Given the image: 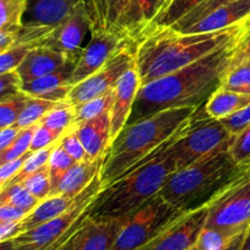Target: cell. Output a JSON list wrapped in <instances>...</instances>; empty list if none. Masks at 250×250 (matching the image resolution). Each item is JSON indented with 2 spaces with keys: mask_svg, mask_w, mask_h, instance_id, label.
Listing matches in <instances>:
<instances>
[{
  "mask_svg": "<svg viewBox=\"0 0 250 250\" xmlns=\"http://www.w3.org/2000/svg\"><path fill=\"white\" fill-rule=\"evenodd\" d=\"M241 39L220 46L175 72L141 85L127 126L173 107H202L222 85Z\"/></svg>",
  "mask_w": 250,
  "mask_h": 250,
  "instance_id": "cell-1",
  "label": "cell"
},
{
  "mask_svg": "<svg viewBox=\"0 0 250 250\" xmlns=\"http://www.w3.org/2000/svg\"><path fill=\"white\" fill-rule=\"evenodd\" d=\"M246 21L209 33H182L170 27L149 32L136 48V68L142 85L190 65L225 44L242 38Z\"/></svg>",
  "mask_w": 250,
  "mask_h": 250,
  "instance_id": "cell-2",
  "label": "cell"
},
{
  "mask_svg": "<svg viewBox=\"0 0 250 250\" xmlns=\"http://www.w3.org/2000/svg\"><path fill=\"white\" fill-rule=\"evenodd\" d=\"M199 107H173L128 125L115 138L100 171L103 186L115 182L180 138Z\"/></svg>",
  "mask_w": 250,
  "mask_h": 250,
  "instance_id": "cell-3",
  "label": "cell"
},
{
  "mask_svg": "<svg viewBox=\"0 0 250 250\" xmlns=\"http://www.w3.org/2000/svg\"><path fill=\"white\" fill-rule=\"evenodd\" d=\"M172 143L119 180L103 187L93 202L90 216L127 217L158 195L167 178L177 171L175 158L170 150Z\"/></svg>",
  "mask_w": 250,
  "mask_h": 250,
  "instance_id": "cell-4",
  "label": "cell"
},
{
  "mask_svg": "<svg viewBox=\"0 0 250 250\" xmlns=\"http://www.w3.org/2000/svg\"><path fill=\"white\" fill-rule=\"evenodd\" d=\"M239 167L229 150L219 151L173 172L159 194L182 211L197 209L207 205Z\"/></svg>",
  "mask_w": 250,
  "mask_h": 250,
  "instance_id": "cell-5",
  "label": "cell"
},
{
  "mask_svg": "<svg viewBox=\"0 0 250 250\" xmlns=\"http://www.w3.org/2000/svg\"><path fill=\"white\" fill-rule=\"evenodd\" d=\"M100 173L78 194L70 210L51 221L17 234L11 239L0 242L1 250H61L66 242L90 215L93 202L103 189Z\"/></svg>",
  "mask_w": 250,
  "mask_h": 250,
  "instance_id": "cell-6",
  "label": "cell"
},
{
  "mask_svg": "<svg viewBox=\"0 0 250 250\" xmlns=\"http://www.w3.org/2000/svg\"><path fill=\"white\" fill-rule=\"evenodd\" d=\"M234 136L221 120L212 119L204 111V107L203 111L199 107L185 133L170 146L177 171L211 154L229 150Z\"/></svg>",
  "mask_w": 250,
  "mask_h": 250,
  "instance_id": "cell-7",
  "label": "cell"
},
{
  "mask_svg": "<svg viewBox=\"0 0 250 250\" xmlns=\"http://www.w3.org/2000/svg\"><path fill=\"white\" fill-rule=\"evenodd\" d=\"M205 227L234 234L250 227V163L241 165L234 177L208 203Z\"/></svg>",
  "mask_w": 250,
  "mask_h": 250,
  "instance_id": "cell-8",
  "label": "cell"
},
{
  "mask_svg": "<svg viewBox=\"0 0 250 250\" xmlns=\"http://www.w3.org/2000/svg\"><path fill=\"white\" fill-rule=\"evenodd\" d=\"M183 212L160 194L155 195L126 217L112 250L139 249Z\"/></svg>",
  "mask_w": 250,
  "mask_h": 250,
  "instance_id": "cell-9",
  "label": "cell"
},
{
  "mask_svg": "<svg viewBox=\"0 0 250 250\" xmlns=\"http://www.w3.org/2000/svg\"><path fill=\"white\" fill-rule=\"evenodd\" d=\"M137 43L129 41L125 43L106 63L82 82L72 85L67 102L72 105L88 102L102 97L116 87L120 78L136 66Z\"/></svg>",
  "mask_w": 250,
  "mask_h": 250,
  "instance_id": "cell-10",
  "label": "cell"
},
{
  "mask_svg": "<svg viewBox=\"0 0 250 250\" xmlns=\"http://www.w3.org/2000/svg\"><path fill=\"white\" fill-rule=\"evenodd\" d=\"M92 14L87 2L82 1L65 20L54 27L39 46L54 49L78 62L84 49L82 48V42L88 31H92Z\"/></svg>",
  "mask_w": 250,
  "mask_h": 250,
  "instance_id": "cell-11",
  "label": "cell"
},
{
  "mask_svg": "<svg viewBox=\"0 0 250 250\" xmlns=\"http://www.w3.org/2000/svg\"><path fill=\"white\" fill-rule=\"evenodd\" d=\"M208 215V204L185 211L137 250H190L205 227Z\"/></svg>",
  "mask_w": 250,
  "mask_h": 250,
  "instance_id": "cell-12",
  "label": "cell"
},
{
  "mask_svg": "<svg viewBox=\"0 0 250 250\" xmlns=\"http://www.w3.org/2000/svg\"><path fill=\"white\" fill-rule=\"evenodd\" d=\"M90 32L92 37L88 45L83 49L80 60L76 63L71 78V85L77 84L93 75L95 71L103 67L125 43L132 41L126 34L109 29L95 28Z\"/></svg>",
  "mask_w": 250,
  "mask_h": 250,
  "instance_id": "cell-13",
  "label": "cell"
},
{
  "mask_svg": "<svg viewBox=\"0 0 250 250\" xmlns=\"http://www.w3.org/2000/svg\"><path fill=\"white\" fill-rule=\"evenodd\" d=\"M125 220L89 215L61 250H112Z\"/></svg>",
  "mask_w": 250,
  "mask_h": 250,
  "instance_id": "cell-14",
  "label": "cell"
},
{
  "mask_svg": "<svg viewBox=\"0 0 250 250\" xmlns=\"http://www.w3.org/2000/svg\"><path fill=\"white\" fill-rule=\"evenodd\" d=\"M141 85V78H139L136 66L129 68L117 82L116 87H115L116 97H115L114 105L110 111L111 114V132H110L111 143L127 126L137 93H138Z\"/></svg>",
  "mask_w": 250,
  "mask_h": 250,
  "instance_id": "cell-15",
  "label": "cell"
},
{
  "mask_svg": "<svg viewBox=\"0 0 250 250\" xmlns=\"http://www.w3.org/2000/svg\"><path fill=\"white\" fill-rule=\"evenodd\" d=\"M76 61H68L63 67L50 75L23 82L22 90L31 97L60 103L67 100L71 88V78L76 67Z\"/></svg>",
  "mask_w": 250,
  "mask_h": 250,
  "instance_id": "cell-16",
  "label": "cell"
},
{
  "mask_svg": "<svg viewBox=\"0 0 250 250\" xmlns=\"http://www.w3.org/2000/svg\"><path fill=\"white\" fill-rule=\"evenodd\" d=\"M250 17V0H236L212 10L182 33H209L238 24Z\"/></svg>",
  "mask_w": 250,
  "mask_h": 250,
  "instance_id": "cell-17",
  "label": "cell"
},
{
  "mask_svg": "<svg viewBox=\"0 0 250 250\" xmlns=\"http://www.w3.org/2000/svg\"><path fill=\"white\" fill-rule=\"evenodd\" d=\"M75 131L82 142L88 159L95 160L106 155L111 146V114L104 112L100 116L76 125Z\"/></svg>",
  "mask_w": 250,
  "mask_h": 250,
  "instance_id": "cell-18",
  "label": "cell"
},
{
  "mask_svg": "<svg viewBox=\"0 0 250 250\" xmlns=\"http://www.w3.org/2000/svg\"><path fill=\"white\" fill-rule=\"evenodd\" d=\"M88 0H28L23 26L56 27L80 2Z\"/></svg>",
  "mask_w": 250,
  "mask_h": 250,
  "instance_id": "cell-19",
  "label": "cell"
},
{
  "mask_svg": "<svg viewBox=\"0 0 250 250\" xmlns=\"http://www.w3.org/2000/svg\"><path fill=\"white\" fill-rule=\"evenodd\" d=\"M68 61L75 60H71L62 53H59L54 49L46 46H36L29 51L23 62L17 67L16 71L21 76L23 82H28L60 70Z\"/></svg>",
  "mask_w": 250,
  "mask_h": 250,
  "instance_id": "cell-20",
  "label": "cell"
},
{
  "mask_svg": "<svg viewBox=\"0 0 250 250\" xmlns=\"http://www.w3.org/2000/svg\"><path fill=\"white\" fill-rule=\"evenodd\" d=\"M161 0H131L121 23V31L137 44L146 37L160 9Z\"/></svg>",
  "mask_w": 250,
  "mask_h": 250,
  "instance_id": "cell-21",
  "label": "cell"
},
{
  "mask_svg": "<svg viewBox=\"0 0 250 250\" xmlns=\"http://www.w3.org/2000/svg\"><path fill=\"white\" fill-rule=\"evenodd\" d=\"M105 156L95 159V160L85 159L81 163H76L60 181L55 194L67 195L70 198L77 197L99 175L104 165Z\"/></svg>",
  "mask_w": 250,
  "mask_h": 250,
  "instance_id": "cell-22",
  "label": "cell"
},
{
  "mask_svg": "<svg viewBox=\"0 0 250 250\" xmlns=\"http://www.w3.org/2000/svg\"><path fill=\"white\" fill-rule=\"evenodd\" d=\"M77 197L70 198L67 195L55 194L42 200L21 221V224H20V233L34 229V227L39 226L42 224L51 221V220L65 214L75 204Z\"/></svg>",
  "mask_w": 250,
  "mask_h": 250,
  "instance_id": "cell-23",
  "label": "cell"
},
{
  "mask_svg": "<svg viewBox=\"0 0 250 250\" xmlns=\"http://www.w3.org/2000/svg\"><path fill=\"white\" fill-rule=\"evenodd\" d=\"M129 2L131 0H88L93 19L92 29H109L124 33L121 23Z\"/></svg>",
  "mask_w": 250,
  "mask_h": 250,
  "instance_id": "cell-24",
  "label": "cell"
},
{
  "mask_svg": "<svg viewBox=\"0 0 250 250\" xmlns=\"http://www.w3.org/2000/svg\"><path fill=\"white\" fill-rule=\"evenodd\" d=\"M250 104V94L220 87L204 104V111L216 120L226 119Z\"/></svg>",
  "mask_w": 250,
  "mask_h": 250,
  "instance_id": "cell-25",
  "label": "cell"
},
{
  "mask_svg": "<svg viewBox=\"0 0 250 250\" xmlns=\"http://www.w3.org/2000/svg\"><path fill=\"white\" fill-rule=\"evenodd\" d=\"M115 97H116V90L114 88V89H111L106 94L102 95V97L73 105L75 106V126L81 124V122L88 121V120L100 116L104 112L111 111Z\"/></svg>",
  "mask_w": 250,
  "mask_h": 250,
  "instance_id": "cell-26",
  "label": "cell"
},
{
  "mask_svg": "<svg viewBox=\"0 0 250 250\" xmlns=\"http://www.w3.org/2000/svg\"><path fill=\"white\" fill-rule=\"evenodd\" d=\"M207 1L208 0H172L171 4L168 5L167 9H166L160 16H158L154 20L153 23L149 27L146 34L155 28L171 27L173 23H176L178 20L182 19L185 15H187L188 12H190L193 9H195V7H198L199 5L204 4V2Z\"/></svg>",
  "mask_w": 250,
  "mask_h": 250,
  "instance_id": "cell-27",
  "label": "cell"
},
{
  "mask_svg": "<svg viewBox=\"0 0 250 250\" xmlns=\"http://www.w3.org/2000/svg\"><path fill=\"white\" fill-rule=\"evenodd\" d=\"M43 126L65 134L71 127L75 126V106L67 100L58 103L39 122Z\"/></svg>",
  "mask_w": 250,
  "mask_h": 250,
  "instance_id": "cell-28",
  "label": "cell"
},
{
  "mask_svg": "<svg viewBox=\"0 0 250 250\" xmlns=\"http://www.w3.org/2000/svg\"><path fill=\"white\" fill-rule=\"evenodd\" d=\"M31 98V95L21 90L0 99V128L14 126Z\"/></svg>",
  "mask_w": 250,
  "mask_h": 250,
  "instance_id": "cell-29",
  "label": "cell"
},
{
  "mask_svg": "<svg viewBox=\"0 0 250 250\" xmlns=\"http://www.w3.org/2000/svg\"><path fill=\"white\" fill-rule=\"evenodd\" d=\"M39 203L41 202L33 194H31L21 183L6 185L1 187V190H0V205H15L31 212Z\"/></svg>",
  "mask_w": 250,
  "mask_h": 250,
  "instance_id": "cell-30",
  "label": "cell"
},
{
  "mask_svg": "<svg viewBox=\"0 0 250 250\" xmlns=\"http://www.w3.org/2000/svg\"><path fill=\"white\" fill-rule=\"evenodd\" d=\"M236 236L225 229L204 227L190 250H225Z\"/></svg>",
  "mask_w": 250,
  "mask_h": 250,
  "instance_id": "cell-31",
  "label": "cell"
},
{
  "mask_svg": "<svg viewBox=\"0 0 250 250\" xmlns=\"http://www.w3.org/2000/svg\"><path fill=\"white\" fill-rule=\"evenodd\" d=\"M61 142V141H60ZM76 164V161L71 158L70 154L59 144L55 148V150L51 154L49 159V173H50V182H51V195L55 194L58 189L60 181L65 176V173L72 167Z\"/></svg>",
  "mask_w": 250,
  "mask_h": 250,
  "instance_id": "cell-32",
  "label": "cell"
},
{
  "mask_svg": "<svg viewBox=\"0 0 250 250\" xmlns=\"http://www.w3.org/2000/svg\"><path fill=\"white\" fill-rule=\"evenodd\" d=\"M58 103L55 102L32 97L15 125L19 126L20 128H26V127L33 126V125H38L41 120Z\"/></svg>",
  "mask_w": 250,
  "mask_h": 250,
  "instance_id": "cell-33",
  "label": "cell"
},
{
  "mask_svg": "<svg viewBox=\"0 0 250 250\" xmlns=\"http://www.w3.org/2000/svg\"><path fill=\"white\" fill-rule=\"evenodd\" d=\"M28 0H0V29H15L22 26Z\"/></svg>",
  "mask_w": 250,
  "mask_h": 250,
  "instance_id": "cell-34",
  "label": "cell"
},
{
  "mask_svg": "<svg viewBox=\"0 0 250 250\" xmlns=\"http://www.w3.org/2000/svg\"><path fill=\"white\" fill-rule=\"evenodd\" d=\"M221 87L233 92L250 94V59L232 65L225 76Z\"/></svg>",
  "mask_w": 250,
  "mask_h": 250,
  "instance_id": "cell-35",
  "label": "cell"
},
{
  "mask_svg": "<svg viewBox=\"0 0 250 250\" xmlns=\"http://www.w3.org/2000/svg\"><path fill=\"white\" fill-rule=\"evenodd\" d=\"M23 187L27 188L31 194H33L39 202L46 199L51 195V182L50 173H49V165H44L39 170L34 171L21 181Z\"/></svg>",
  "mask_w": 250,
  "mask_h": 250,
  "instance_id": "cell-36",
  "label": "cell"
},
{
  "mask_svg": "<svg viewBox=\"0 0 250 250\" xmlns=\"http://www.w3.org/2000/svg\"><path fill=\"white\" fill-rule=\"evenodd\" d=\"M60 141H61V139H60ZM60 141L56 142V143L53 144V146H48V148H44V149H41V150L33 151V153L31 154V156L27 159L26 163H24L22 170L20 171V172L17 173V175L15 176V177L12 178L11 181H9L6 185H14V183H20L22 180H23L24 177H27L28 175L33 173L34 171L39 170V168L43 167L44 165H46V164L49 163V159H50L53 151L55 150L56 146L60 144ZM6 185H5V186H6Z\"/></svg>",
  "mask_w": 250,
  "mask_h": 250,
  "instance_id": "cell-37",
  "label": "cell"
},
{
  "mask_svg": "<svg viewBox=\"0 0 250 250\" xmlns=\"http://www.w3.org/2000/svg\"><path fill=\"white\" fill-rule=\"evenodd\" d=\"M38 125H33V126H29L21 129L19 137L11 144V146L7 148L5 151L0 153V164H5L7 161L15 160V159L28 153L29 148H31L32 138H33V134L36 132Z\"/></svg>",
  "mask_w": 250,
  "mask_h": 250,
  "instance_id": "cell-38",
  "label": "cell"
},
{
  "mask_svg": "<svg viewBox=\"0 0 250 250\" xmlns=\"http://www.w3.org/2000/svg\"><path fill=\"white\" fill-rule=\"evenodd\" d=\"M232 1H236V0H208L207 2L199 5V6L195 7V9H193L190 12H188L187 15H185L182 19L178 20L176 23H173L170 28L175 29V31H178V32L185 31V29L188 28L190 24H193L194 22H197L198 20H200L202 17H204L205 15H208L209 12H211L212 10L217 9V7L222 6V5H225V4H229V2H232Z\"/></svg>",
  "mask_w": 250,
  "mask_h": 250,
  "instance_id": "cell-39",
  "label": "cell"
},
{
  "mask_svg": "<svg viewBox=\"0 0 250 250\" xmlns=\"http://www.w3.org/2000/svg\"><path fill=\"white\" fill-rule=\"evenodd\" d=\"M33 48L36 46L31 44H21V45L11 46L4 53H0V73L17 70V67L23 62L26 56Z\"/></svg>",
  "mask_w": 250,
  "mask_h": 250,
  "instance_id": "cell-40",
  "label": "cell"
},
{
  "mask_svg": "<svg viewBox=\"0 0 250 250\" xmlns=\"http://www.w3.org/2000/svg\"><path fill=\"white\" fill-rule=\"evenodd\" d=\"M229 154L238 165L250 163V125L234 136Z\"/></svg>",
  "mask_w": 250,
  "mask_h": 250,
  "instance_id": "cell-41",
  "label": "cell"
},
{
  "mask_svg": "<svg viewBox=\"0 0 250 250\" xmlns=\"http://www.w3.org/2000/svg\"><path fill=\"white\" fill-rule=\"evenodd\" d=\"M63 136H65V134L59 133V132L53 131V129L48 128V127L39 124L38 127H37L36 132H34L33 138H32L29 151L33 153V151L48 148V146H53V144H55L56 142L60 141Z\"/></svg>",
  "mask_w": 250,
  "mask_h": 250,
  "instance_id": "cell-42",
  "label": "cell"
},
{
  "mask_svg": "<svg viewBox=\"0 0 250 250\" xmlns=\"http://www.w3.org/2000/svg\"><path fill=\"white\" fill-rule=\"evenodd\" d=\"M60 144L61 146L70 154L71 158H72L76 163H81V161L88 159L84 146H83L82 142L80 141L77 133H76L75 126L71 127V128L66 132L65 136L61 138Z\"/></svg>",
  "mask_w": 250,
  "mask_h": 250,
  "instance_id": "cell-43",
  "label": "cell"
},
{
  "mask_svg": "<svg viewBox=\"0 0 250 250\" xmlns=\"http://www.w3.org/2000/svg\"><path fill=\"white\" fill-rule=\"evenodd\" d=\"M22 84L23 81L16 70L0 73V99L20 93L22 90Z\"/></svg>",
  "mask_w": 250,
  "mask_h": 250,
  "instance_id": "cell-44",
  "label": "cell"
},
{
  "mask_svg": "<svg viewBox=\"0 0 250 250\" xmlns=\"http://www.w3.org/2000/svg\"><path fill=\"white\" fill-rule=\"evenodd\" d=\"M221 122L229 128L232 134H238L250 125V104L239 111L234 112L231 116L222 119Z\"/></svg>",
  "mask_w": 250,
  "mask_h": 250,
  "instance_id": "cell-45",
  "label": "cell"
},
{
  "mask_svg": "<svg viewBox=\"0 0 250 250\" xmlns=\"http://www.w3.org/2000/svg\"><path fill=\"white\" fill-rule=\"evenodd\" d=\"M31 154L32 151H28V153H26L24 155L15 159V160L1 164V167H0V186H1V187H4L9 181H11L12 178L22 170L24 163H26L27 159L31 156Z\"/></svg>",
  "mask_w": 250,
  "mask_h": 250,
  "instance_id": "cell-46",
  "label": "cell"
},
{
  "mask_svg": "<svg viewBox=\"0 0 250 250\" xmlns=\"http://www.w3.org/2000/svg\"><path fill=\"white\" fill-rule=\"evenodd\" d=\"M29 212L17 208L15 205L2 204L0 205V222L7 221H22Z\"/></svg>",
  "mask_w": 250,
  "mask_h": 250,
  "instance_id": "cell-47",
  "label": "cell"
},
{
  "mask_svg": "<svg viewBox=\"0 0 250 250\" xmlns=\"http://www.w3.org/2000/svg\"><path fill=\"white\" fill-rule=\"evenodd\" d=\"M21 129L22 128H20L16 125L1 128V131H0V153H1V151H5L7 148L11 146V144L14 143V142L16 141L17 137H19Z\"/></svg>",
  "mask_w": 250,
  "mask_h": 250,
  "instance_id": "cell-48",
  "label": "cell"
},
{
  "mask_svg": "<svg viewBox=\"0 0 250 250\" xmlns=\"http://www.w3.org/2000/svg\"><path fill=\"white\" fill-rule=\"evenodd\" d=\"M248 59H250V28H248V31L244 33L241 42L238 43L236 55H234V60L232 65H236V63L242 62L244 60H248Z\"/></svg>",
  "mask_w": 250,
  "mask_h": 250,
  "instance_id": "cell-49",
  "label": "cell"
},
{
  "mask_svg": "<svg viewBox=\"0 0 250 250\" xmlns=\"http://www.w3.org/2000/svg\"><path fill=\"white\" fill-rule=\"evenodd\" d=\"M21 221L0 222V242H5L20 234Z\"/></svg>",
  "mask_w": 250,
  "mask_h": 250,
  "instance_id": "cell-50",
  "label": "cell"
},
{
  "mask_svg": "<svg viewBox=\"0 0 250 250\" xmlns=\"http://www.w3.org/2000/svg\"><path fill=\"white\" fill-rule=\"evenodd\" d=\"M19 28L0 29V53H4L16 43V33Z\"/></svg>",
  "mask_w": 250,
  "mask_h": 250,
  "instance_id": "cell-51",
  "label": "cell"
},
{
  "mask_svg": "<svg viewBox=\"0 0 250 250\" xmlns=\"http://www.w3.org/2000/svg\"><path fill=\"white\" fill-rule=\"evenodd\" d=\"M248 229H246V231H243V232H241V233L237 234V236L232 239V242L229 243V246L227 247L225 250H242L244 243H246L247 234H248Z\"/></svg>",
  "mask_w": 250,
  "mask_h": 250,
  "instance_id": "cell-52",
  "label": "cell"
},
{
  "mask_svg": "<svg viewBox=\"0 0 250 250\" xmlns=\"http://www.w3.org/2000/svg\"><path fill=\"white\" fill-rule=\"evenodd\" d=\"M171 1H172V0H161V1H160V9H159V12H158V15H156V17L160 16V15L163 14V12L165 11L166 9H167L168 5L171 4ZM156 17H155V19H156ZM155 19H154V20H155Z\"/></svg>",
  "mask_w": 250,
  "mask_h": 250,
  "instance_id": "cell-53",
  "label": "cell"
},
{
  "mask_svg": "<svg viewBox=\"0 0 250 250\" xmlns=\"http://www.w3.org/2000/svg\"><path fill=\"white\" fill-rule=\"evenodd\" d=\"M247 24H248V28H250V17L247 20Z\"/></svg>",
  "mask_w": 250,
  "mask_h": 250,
  "instance_id": "cell-54",
  "label": "cell"
}]
</instances>
